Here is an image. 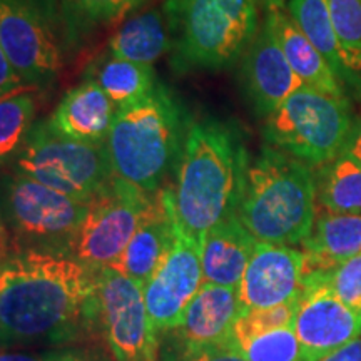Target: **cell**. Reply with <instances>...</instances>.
Masks as SVG:
<instances>
[{"label": "cell", "mask_w": 361, "mask_h": 361, "mask_svg": "<svg viewBox=\"0 0 361 361\" xmlns=\"http://www.w3.org/2000/svg\"><path fill=\"white\" fill-rule=\"evenodd\" d=\"M99 269L67 251H2V346L71 345L99 323Z\"/></svg>", "instance_id": "1"}, {"label": "cell", "mask_w": 361, "mask_h": 361, "mask_svg": "<svg viewBox=\"0 0 361 361\" xmlns=\"http://www.w3.org/2000/svg\"><path fill=\"white\" fill-rule=\"evenodd\" d=\"M250 164L234 126L214 119L189 124L171 188L180 231L202 245L213 226L238 216Z\"/></svg>", "instance_id": "2"}, {"label": "cell", "mask_w": 361, "mask_h": 361, "mask_svg": "<svg viewBox=\"0 0 361 361\" xmlns=\"http://www.w3.org/2000/svg\"><path fill=\"white\" fill-rule=\"evenodd\" d=\"M238 218L259 243L303 245L316 219L313 169L264 144L251 159Z\"/></svg>", "instance_id": "3"}, {"label": "cell", "mask_w": 361, "mask_h": 361, "mask_svg": "<svg viewBox=\"0 0 361 361\" xmlns=\"http://www.w3.org/2000/svg\"><path fill=\"white\" fill-rule=\"evenodd\" d=\"M188 129L183 106L164 84L156 82L142 101L116 112L107 137L116 176L146 192H159L178 164Z\"/></svg>", "instance_id": "4"}, {"label": "cell", "mask_w": 361, "mask_h": 361, "mask_svg": "<svg viewBox=\"0 0 361 361\" xmlns=\"http://www.w3.org/2000/svg\"><path fill=\"white\" fill-rule=\"evenodd\" d=\"M171 67L178 74L239 62L259 30L258 0H164Z\"/></svg>", "instance_id": "5"}, {"label": "cell", "mask_w": 361, "mask_h": 361, "mask_svg": "<svg viewBox=\"0 0 361 361\" xmlns=\"http://www.w3.org/2000/svg\"><path fill=\"white\" fill-rule=\"evenodd\" d=\"M78 30L64 0H0V54L29 87L57 79Z\"/></svg>", "instance_id": "6"}, {"label": "cell", "mask_w": 361, "mask_h": 361, "mask_svg": "<svg viewBox=\"0 0 361 361\" xmlns=\"http://www.w3.org/2000/svg\"><path fill=\"white\" fill-rule=\"evenodd\" d=\"M87 202L11 169L2 180V251L71 252Z\"/></svg>", "instance_id": "7"}, {"label": "cell", "mask_w": 361, "mask_h": 361, "mask_svg": "<svg viewBox=\"0 0 361 361\" xmlns=\"http://www.w3.org/2000/svg\"><path fill=\"white\" fill-rule=\"evenodd\" d=\"M351 124L348 97L303 85L264 117L261 134L266 144L316 169L340 154Z\"/></svg>", "instance_id": "8"}, {"label": "cell", "mask_w": 361, "mask_h": 361, "mask_svg": "<svg viewBox=\"0 0 361 361\" xmlns=\"http://www.w3.org/2000/svg\"><path fill=\"white\" fill-rule=\"evenodd\" d=\"M12 171L44 186L89 201L114 178L107 142H84L37 121L11 159Z\"/></svg>", "instance_id": "9"}, {"label": "cell", "mask_w": 361, "mask_h": 361, "mask_svg": "<svg viewBox=\"0 0 361 361\" xmlns=\"http://www.w3.org/2000/svg\"><path fill=\"white\" fill-rule=\"evenodd\" d=\"M157 194L142 191L129 180L114 176L89 200L87 213L72 241L71 255L92 269L107 268L119 258L156 206Z\"/></svg>", "instance_id": "10"}, {"label": "cell", "mask_w": 361, "mask_h": 361, "mask_svg": "<svg viewBox=\"0 0 361 361\" xmlns=\"http://www.w3.org/2000/svg\"><path fill=\"white\" fill-rule=\"evenodd\" d=\"M99 323L114 361H161V336L147 313L142 288L109 268L99 269Z\"/></svg>", "instance_id": "11"}, {"label": "cell", "mask_w": 361, "mask_h": 361, "mask_svg": "<svg viewBox=\"0 0 361 361\" xmlns=\"http://www.w3.org/2000/svg\"><path fill=\"white\" fill-rule=\"evenodd\" d=\"M293 328L301 361H319L361 336V313L343 303L316 274L306 273Z\"/></svg>", "instance_id": "12"}, {"label": "cell", "mask_w": 361, "mask_h": 361, "mask_svg": "<svg viewBox=\"0 0 361 361\" xmlns=\"http://www.w3.org/2000/svg\"><path fill=\"white\" fill-rule=\"evenodd\" d=\"M201 255V243L188 238L178 224L173 246L142 288L147 313L159 336L179 326L188 305L204 283Z\"/></svg>", "instance_id": "13"}, {"label": "cell", "mask_w": 361, "mask_h": 361, "mask_svg": "<svg viewBox=\"0 0 361 361\" xmlns=\"http://www.w3.org/2000/svg\"><path fill=\"white\" fill-rule=\"evenodd\" d=\"M306 255L295 246L258 243L238 286L243 310H266L301 296Z\"/></svg>", "instance_id": "14"}, {"label": "cell", "mask_w": 361, "mask_h": 361, "mask_svg": "<svg viewBox=\"0 0 361 361\" xmlns=\"http://www.w3.org/2000/svg\"><path fill=\"white\" fill-rule=\"evenodd\" d=\"M239 62L243 87L259 119L276 111L288 97L306 85L284 57L264 19Z\"/></svg>", "instance_id": "15"}, {"label": "cell", "mask_w": 361, "mask_h": 361, "mask_svg": "<svg viewBox=\"0 0 361 361\" xmlns=\"http://www.w3.org/2000/svg\"><path fill=\"white\" fill-rule=\"evenodd\" d=\"M176 231L178 218L174 211L173 191L171 188L161 189L156 206L130 238L119 258L112 261L107 268L128 276L144 288L169 252Z\"/></svg>", "instance_id": "16"}, {"label": "cell", "mask_w": 361, "mask_h": 361, "mask_svg": "<svg viewBox=\"0 0 361 361\" xmlns=\"http://www.w3.org/2000/svg\"><path fill=\"white\" fill-rule=\"evenodd\" d=\"M117 107L104 90L85 79L67 90L49 117L56 133L84 142H107Z\"/></svg>", "instance_id": "17"}, {"label": "cell", "mask_w": 361, "mask_h": 361, "mask_svg": "<svg viewBox=\"0 0 361 361\" xmlns=\"http://www.w3.org/2000/svg\"><path fill=\"white\" fill-rule=\"evenodd\" d=\"M245 313L236 288L202 283L188 305L179 326L169 329L180 340L197 345L228 343L236 319Z\"/></svg>", "instance_id": "18"}, {"label": "cell", "mask_w": 361, "mask_h": 361, "mask_svg": "<svg viewBox=\"0 0 361 361\" xmlns=\"http://www.w3.org/2000/svg\"><path fill=\"white\" fill-rule=\"evenodd\" d=\"M258 243L238 216L213 226L202 238L204 283L238 290Z\"/></svg>", "instance_id": "19"}, {"label": "cell", "mask_w": 361, "mask_h": 361, "mask_svg": "<svg viewBox=\"0 0 361 361\" xmlns=\"http://www.w3.org/2000/svg\"><path fill=\"white\" fill-rule=\"evenodd\" d=\"M274 39L288 59L293 71L306 85L324 90L333 96L348 97L346 89L323 57V54L311 44V40L301 32L288 11L283 8H268L264 16Z\"/></svg>", "instance_id": "20"}, {"label": "cell", "mask_w": 361, "mask_h": 361, "mask_svg": "<svg viewBox=\"0 0 361 361\" xmlns=\"http://www.w3.org/2000/svg\"><path fill=\"white\" fill-rule=\"evenodd\" d=\"M306 273L322 271L361 252V214L316 216L310 236L303 243Z\"/></svg>", "instance_id": "21"}, {"label": "cell", "mask_w": 361, "mask_h": 361, "mask_svg": "<svg viewBox=\"0 0 361 361\" xmlns=\"http://www.w3.org/2000/svg\"><path fill=\"white\" fill-rule=\"evenodd\" d=\"M171 32L164 12L151 11L137 13L124 22L107 44V54L139 62V64L154 66L162 56L171 52Z\"/></svg>", "instance_id": "22"}, {"label": "cell", "mask_w": 361, "mask_h": 361, "mask_svg": "<svg viewBox=\"0 0 361 361\" xmlns=\"http://www.w3.org/2000/svg\"><path fill=\"white\" fill-rule=\"evenodd\" d=\"M314 171L316 204L324 213L361 214V164L340 152Z\"/></svg>", "instance_id": "23"}, {"label": "cell", "mask_w": 361, "mask_h": 361, "mask_svg": "<svg viewBox=\"0 0 361 361\" xmlns=\"http://www.w3.org/2000/svg\"><path fill=\"white\" fill-rule=\"evenodd\" d=\"M87 79L94 80L109 96L117 109L142 101L157 82L152 66L126 61L111 54L92 66Z\"/></svg>", "instance_id": "24"}, {"label": "cell", "mask_w": 361, "mask_h": 361, "mask_svg": "<svg viewBox=\"0 0 361 361\" xmlns=\"http://www.w3.org/2000/svg\"><path fill=\"white\" fill-rule=\"evenodd\" d=\"M288 13L311 44L323 54L343 87L348 84L343 51L338 40L328 0H288ZM348 92V89H346Z\"/></svg>", "instance_id": "25"}, {"label": "cell", "mask_w": 361, "mask_h": 361, "mask_svg": "<svg viewBox=\"0 0 361 361\" xmlns=\"http://www.w3.org/2000/svg\"><path fill=\"white\" fill-rule=\"evenodd\" d=\"M328 6L348 74L346 89L361 97V0H328Z\"/></svg>", "instance_id": "26"}, {"label": "cell", "mask_w": 361, "mask_h": 361, "mask_svg": "<svg viewBox=\"0 0 361 361\" xmlns=\"http://www.w3.org/2000/svg\"><path fill=\"white\" fill-rule=\"evenodd\" d=\"M247 361H301L295 328L284 326L229 341Z\"/></svg>", "instance_id": "27"}, {"label": "cell", "mask_w": 361, "mask_h": 361, "mask_svg": "<svg viewBox=\"0 0 361 361\" xmlns=\"http://www.w3.org/2000/svg\"><path fill=\"white\" fill-rule=\"evenodd\" d=\"M35 101L30 94L17 92L0 102V152L2 162H11L34 126Z\"/></svg>", "instance_id": "28"}, {"label": "cell", "mask_w": 361, "mask_h": 361, "mask_svg": "<svg viewBox=\"0 0 361 361\" xmlns=\"http://www.w3.org/2000/svg\"><path fill=\"white\" fill-rule=\"evenodd\" d=\"M161 361H247L231 343H213L197 345L180 340L174 333L166 331L161 335L159 346Z\"/></svg>", "instance_id": "29"}, {"label": "cell", "mask_w": 361, "mask_h": 361, "mask_svg": "<svg viewBox=\"0 0 361 361\" xmlns=\"http://www.w3.org/2000/svg\"><path fill=\"white\" fill-rule=\"evenodd\" d=\"M340 298L343 303L361 313V252L328 269L310 271Z\"/></svg>", "instance_id": "30"}, {"label": "cell", "mask_w": 361, "mask_h": 361, "mask_svg": "<svg viewBox=\"0 0 361 361\" xmlns=\"http://www.w3.org/2000/svg\"><path fill=\"white\" fill-rule=\"evenodd\" d=\"M0 361H114L111 351L99 345L71 343L47 350L4 348Z\"/></svg>", "instance_id": "31"}, {"label": "cell", "mask_w": 361, "mask_h": 361, "mask_svg": "<svg viewBox=\"0 0 361 361\" xmlns=\"http://www.w3.org/2000/svg\"><path fill=\"white\" fill-rule=\"evenodd\" d=\"M78 29L85 25H107L123 19L144 0H64Z\"/></svg>", "instance_id": "32"}, {"label": "cell", "mask_w": 361, "mask_h": 361, "mask_svg": "<svg viewBox=\"0 0 361 361\" xmlns=\"http://www.w3.org/2000/svg\"><path fill=\"white\" fill-rule=\"evenodd\" d=\"M300 298L295 301H290V303L274 306V308L245 311V313L236 319V323H234L231 340L255 335V333L269 331V329L291 326L293 322H295V314L298 310V303H300Z\"/></svg>", "instance_id": "33"}, {"label": "cell", "mask_w": 361, "mask_h": 361, "mask_svg": "<svg viewBox=\"0 0 361 361\" xmlns=\"http://www.w3.org/2000/svg\"><path fill=\"white\" fill-rule=\"evenodd\" d=\"M27 87L29 85L24 82V79L20 78L12 62L4 54H0V92H2V97L24 92Z\"/></svg>", "instance_id": "34"}, {"label": "cell", "mask_w": 361, "mask_h": 361, "mask_svg": "<svg viewBox=\"0 0 361 361\" xmlns=\"http://www.w3.org/2000/svg\"><path fill=\"white\" fill-rule=\"evenodd\" d=\"M341 152L353 157L355 161H358L361 164V117L353 119V124H351L348 137H346L345 144H343Z\"/></svg>", "instance_id": "35"}, {"label": "cell", "mask_w": 361, "mask_h": 361, "mask_svg": "<svg viewBox=\"0 0 361 361\" xmlns=\"http://www.w3.org/2000/svg\"><path fill=\"white\" fill-rule=\"evenodd\" d=\"M319 361H361V336L350 341L348 345L341 346L340 350L326 355Z\"/></svg>", "instance_id": "36"}, {"label": "cell", "mask_w": 361, "mask_h": 361, "mask_svg": "<svg viewBox=\"0 0 361 361\" xmlns=\"http://www.w3.org/2000/svg\"><path fill=\"white\" fill-rule=\"evenodd\" d=\"M258 2L263 4L266 11H268V8H283L286 0H258Z\"/></svg>", "instance_id": "37"}]
</instances>
